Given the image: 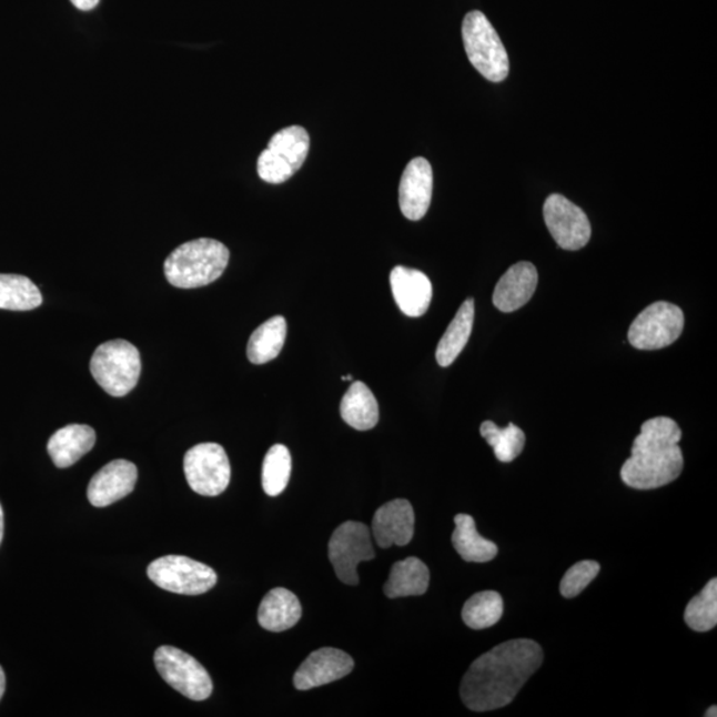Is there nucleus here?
Returning <instances> with one entry per match:
<instances>
[{
	"label": "nucleus",
	"mask_w": 717,
	"mask_h": 717,
	"mask_svg": "<svg viewBox=\"0 0 717 717\" xmlns=\"http://www.w3.org/2000/svg\"><path fill=\"white\" fill-rule=\"evenodd\" d=\"M473 322H475V300H466L457 314L453 317L448 329L442 340H440L436 350V361L442 367H450L462 354L466 343H468Z\"/></svg>",
	"instance_id": "nucleus-23"
},
{
	"label": "nucleus",
	"mask_w": 717,
	"mask_h": 717,
	"mask_svg": "<svg viewBox=\"0 0 717 717\" xmlns=\"http://www.w3.org/2000/svg\"><path fill=\"white\" fill-rule=\"evenodd\" d=\"M184 472L189 486L206 497L220 496L232 477L226 452L215 443H202L189 450L184 457Z\"/></svg>",
	"instance_id": "nucleus-11"
},
{
	"label": "nucleus",
	"mask_w": 717,
	"mask_h": 717,
	"mask_svg": "<svg viewBox=\"0 0 717 717\" xmlns=\"http://www.w3.org/2000/svg\"><path fill=\"white\" fill-rule=\"evenodd\" d=\"M6 691V675L3 668L0 667V700H2Z\"/></svg>",
	"instance_id": "nucleus-33"
},
{
	"label": "nucleus",
	"mask_w": 717,
	"mask_h": 717,
	"mask_svg": "<svg viewBox=\"0 0 717 717\" xmlns=\"http://www.w3.org/2000/svg\"><path fill=\"white\" fill-rule=\"evenodd\" d=\"M229 249L222 242L200 239L182 243L164 263L169 283L179 289H198L215 282L225 272Z\"/></svg>",
	"instance_id": "nucleus-3"
},
{
	"label": "nucleus",
	"mask_w": 717,
	"mask_h": 717,
	"mask_svg": "<svg viewBox=\"0 0 717 717\" xmlns=\"http://www.w3.org/2000/svg\"><path fill=\"white\" fill-rule=\"evenodd\" d=\"M154 665L161 678L188 699L202 701L211 698L213 681L204 666L180 648L161 646L154 653Z\"/></svg>",
	"instance_id": "nucleus-8"
},
{
	"label": "nucleus",
	"mask_w": 717,
	"mask_h": 717,
	"mask_svg": "<svg viewBox=\"0 0 717 717\" xmlns=\"http://www.w3.org/2000/svg\"><path fill=\"white\" fill-rule=\"evenodd\" d=\"M455 524L452 544L466 563L484 564L497 557V545L479 536L475 518L469 514H457Z\"/></svg>",
	"instance_id": "nucleus-22"
},
{
	"label": "nucleus",
	"mask_w": 717,
	"mask_h": 717,
	"mask_svg": "<svg viewBox=\"0 0 717 717\" xmlns=\"http://www.w3.org/2000/svg\"><path fill=\"white\" fill-rule=\"evenodd\" d=\"M479 433L495 451L498 462L512 463L524 451L525 433L517 425L511 423L506 428H499L493 422H484Z\"/></svg>",
	"instance_id": "nucleus-28"
},
{
	"label": "nucleus",
	"mask_w": 717,
	"mask_h": 717,
	"mask_svg": "<svg viewBox=\"0 0 717 717\" xmlns=\"http://www.w3.org/2000/svg\"><path fill=\"white\" fill-rule=\"evenodd\" d=\"M544 216L547 229L564 250H579L590 241L592 225L580 208L561 194H552L545 201Z\"/></svg>",
	"instance_id": "nucleus-12"
},
{
	"label": "nucleus",
	"mask_w": 717,
	"mask_h": 717,
	"mask_svg": "<svg viewBox=\"0 0 717 717\" xmlns=\"http://www.w3.org/2000/svg\"><path fill=\"white\" fill-rule=\"evenodd\" d=\"M287 323L285 317L276 315L262 323L250 336L248 357L253 364H265L279 357L285 346Z\"/></svg>",
	"instance_id": "nucleus-25"
},
{
	"label": "nucleus",
	"mask_w": 717,
	"mask_h": 717,
	"mask_svg": "<svg viewBox=\"0 0 717 717\" xmlns=\"http://www.w3.org/2000/svg\"><path fill=\"white\" fill-rule=\"evenodd\" d=\"M463 40L469 62L486 80L499 83L507 78L509 57L495 27L482 11L466 13Z\"/></svg>",
	"instance_id": "nucleus-4"
},
{
	"label": "nucleus",
	"mask_w": 717,
	"mask_h": 717,
	"mask_svg": "<svg viewBox=\"0 0 717 717\" xmlns=\"http://www.w3.org/2000/svg\"><path fill=\"white\" fill-rule=\"evenodd\" d=\"M543 662V648L532 639H513L492 648L464 676L460 687L464 705L475 713L511 705Z\"/></svg>",
	"instance_id": "nucleus-1"
},
{
	"label": "nucleus",
	"mask_w": 717,
	"mask_h": 717,
	"mask_svg": "<svg viewBox=\"0 0 717 717\" xmlns=\"http://www.w3.org/2000/svg\"><path fill=\"white\" fill-rule=\"evenodd\" d=\"M706 717H716L717 716V707L713 706L711 708L708 709V711L705 714Z\"/></svg>",
	"instance_id": "nucleus-35"
},
{
	"label": "nucleus",
	"mask_w": 717,
	"mask_h": 717,
	"mask_svg": "<svg viewBox=\"0 0 717 717\" xmlns=\"http://www.w3.org/2000/svg\"><path fill=\"white\" fill-rule=\"evenodd\" d=\"M600 566L595 561H582L575 564L561 580V594L565 598H575L597 578Z\"/></svg>",
	"instance_id": "nucleus-31"
},
{
	"label": "nucleus",
	"mask_w": 717,
	"mask_h": 717,
	"mask_svg": "<svg viewBox=\"0 0 717 717\" xmlns=\"http://www.w3.org/2000/svg\"><path fill=\"white\" fill-rule=\"evenodd\" d=\"M302 617V606L294 593L285 587L273 588L262 599L259 610L261 627L267 632L282 633L294 627Z\"/></svg>",
	"instance_id": "nucleus-20"
},
{
	"label": "nucleus",
	"mask_w": 717,
	"mask_h": 717,
	"mask_svg": "<svg viewBox=\"0 0 717 717\" xmlns=\"http://www.w3.org/2000/svg\"><path fill=\"white\" fill-rule=\"evenodd\" d=\"M342 381H344V382L353 381V375L343 376Z\"/></svg>",
	"instance_id": "nucleus-36"
},
{
	"label": "nucleus",
	"mask_w": 717,
	"mask_h": 717,
	"mask_svg": "<svg viewBox=\"0 0 717 717\" xmlns=\"http://www.w3.org/2000/svg\"><path fill=\"white\" fill-rule=\"evenodd\" d=\"M685 620L694 632L707 633L717 625V579L708 582L701 593L689 600Z\"/></svg>",
	"instance_id": "nucleus-30"
},
{
	"label": "nucleus",
	"mask_w": 717,
	"mask_h": 717,
	"mask_svg": "<svg viewBox=\"0 0 717 717\" xmlns=\"http://www.w3.org/2000/svg\"><path fill=\"white\" fill-rule=\"evenodd\" d=\"M538 285V272L531 262H518L498 281L493 303L503 313H513L532 300Z\"/></svg>",
	"instance_id": "nucleus-18"
},
{
	"label": "nucleus",
	"mask_w": 717,
	"mask_h": 717,
	"mask_svg": "<svg viewBox=\"0 0 717 717\" xmlns=\"http://www.w3.org/2000/svg\"><path fill=\"white\" fill-rule=\"evenodd\" d=\"M100 0H71V3L80 11H91L97 9Z\"/></svg>",
	"instance_id": "nucleus-32"
},
{
	"label": "nucleus",
	"mask_w": 717,
	"mask_h": 717,
	"mask_svg": "<svg viewBox=\"0 0 717 717\" xmlns=\"http://www.w3.org/2000/svg\"><path fill=\"white\" fill-rule=\"evenodd\" d=\"M148 577L155 586L181 595H201L216 584L211 566L184 556H165L148 566Z\"/></svg>",
	"instance_id": "nucleus-9"
},
{
	"label": "nucleus",
	"mask_w": 717,
	"mask_h": 717,
	"mask_svg": "<svg viewBox=\"0 0 717 717\" xmlns=\"http://www.w3.org/2000/svg\"><path fill=\"white\" fill-rule=\"evenodd\" d=\"M430 578V569L422 559L410 557L398 561L392 566L384 594L390 599L423 595L428 590Z\"/></svg>",
	"instance_id": "nucleus-21"
},
{
	"label": "nucleus",
	"mask_w": 717,
	"mask_h": 717,
	"mask_svg": "<svg viewBox=\"0 0 717 717\" xmlns=\"http://www.w3.org/2000/svg\"><path fill=\"white\" fill-rule=\"evenodd\" d=\"M680 440L681 431L673 418H649L634 440L632 457L622 466V482L639 491L658 489L675 482L685 465Z\"/></svg>",
	"instance_id": "nucleus-2"
},
{
	"label": "nucleus",
	"mask_w": 717,
	"mask_h": 717,
	"mask_svg": "<svg viewBox=\"0 0 717 717\" xmlns=\"http://www.w3.org/2000/svg\"><path fill=\"white\" fill-rule=\"evenodd\" d=\"M42 303V293L30 279L18 274H0V309L30 311Z\"/></svg>",
	"instance_id": "nucleus-26"
},
{
	"label": "nucleus",
	"mask_w": 717,
	"mask_h": 717,
	"mask_svg": "<svg viewBox=\"0 0 717 717\" xmlns=\"http://www.w3.org/2000/svg\"><path fill=\"white\" fill-rule=\"evenodd\" d=\"M137 482V465L127 460H114L91 478L88 499L97 507L110 506L131 495Z\"/></svg>",
	"instance_id": "nucleus-16"
},
{
	"label": "nucleus",
	"mask_w": 717,
	"mask_h": 717,
	"mask_svg": "<svg viewBox=\"0 0 717 717\" xmlns=\"http://www.w3.org/2000/svg\"><path fill=\"white\" fill-rule=\"evenodd\" d=\"M354 669V659L342 649L323 647L311 653L294 675V687L300 691L330 685Z\"/></svg>",
	"instance_id": "nucleus-13"
},
{
	"label": "nucleus",
	"mask_w": 717,
	"mask_h": 717,
	"mask_svg": "<svg viewBox=\"0 0 717 717\" xmlns=\"http://www.w3.org/2000/svg\"><path fill=\"white\" fill-rule=\"evenodd\" d=\"M3 534H4V513H3L2 505H0V544H2Z\"/></svg>",
	"instance_id": "nucleus-34"
},
{
	"label": "nucleus",
	"mask_w": 717,
	"mask_h": 717,
	"mask_svg": "<svg viewBox=\"0 0 717 717\" xmlns=\"http://www.w3.org/2000/svg\"><path fill=\"white\" fill-rule=\"evenodd\" d=\"M94 381L107 394L123 397L137 387L141 374V356L132 343L117 340L101 344L91 358Z\"/></svg>",
	"instance_id": "nucleus-5"
},
{
	"label": "nucleus",
	"mask_w": 717,
	"mask_h": 717,
	"mask_svg": "<svg viewBox=\"0 0 717 717\" xmlns=\"http://www.w3.org/2000/svg\"><path fill=\"white\" fill-rule=\"evenodd\" d=\"M372 534L383 549L408 545L415 534V512L408 499L397 498L378 507L372 519Z\"/></svg>",
	"instance_id": "nucleus-14"
},
{
	"label": "nucleus",
	"mask_w": 717,
	"mask_h": 717,
	"mask_svg": "<svg viewBox=\"0 0 717 717\" xmlns=\"http://www.w3.org/2000/svg\"><path fill=\"white\" fill-rule=\"evenodd\" d=\"M392 295L402 313L418 317L427 313L433 289L427 275L416 269L396 266L390 274Z\"/></svg>",
	"instance_id": "nucleus-17"
},
{
	"label": "nucleus",
	"mask_w": 717,
	"mask_h": 717,
	"mask_svg": "<svg viewBox=\"0 0 717 717\" xmlns=\"http://www.w3.org/2000/svg\"><path fill=\"white\" fill-rule=\"evenodd\" d=\"M504 602L497 592H482L465 602L463 607L464 624L473 630H484L495 626L502 619Z\"/></svg>",
	"instance_id": "nucleus-27"
},
{
	"label": "nucleus",
	"mask_w": 717,
	"mask_h": 717,
	"mask_svg": "<svg viewBox=\"0 0 717 717\" xmlns=\"http://www.w3.org/2000/svg\"><path fill=\"white\" fill-rule=\"evenodd\" d=\"M433 192V172L428 160L416 158L410 162L398 186V205L405 219L422 220L427 214Z\"/></svg>",
	"instance_id": "nucleus-15"
},
{
	"label": "nucleus",
	"mask_w": 717,
	"mask_h": 717,
	"mask_svg": "<svg viewBox=\"0 0 717 717\" xmlns=\"http://www.w3.org/2000/svg\"><path fill=\"white\" fill-rule=\"evenodd\" d=\"M685 329V314L668 302L649 304L635 317L628 330V342L644 351L662 350L679 340Z\"/></svg>",
	"instance_id": "nucleus-7"
},
{
	"label": "nucleus",
	"mask_w": 717,
	"mask_h": 717,
	"mask_svg": "<svg viewBox=\"0 0 717 717\" xmlns=\"http://www.w3.org/2000/svg\"><path fill=\"white\" fill-rule=\"evenodd\" d=\"M329 558L343 584L357 585V565L375 558L368 526L357 521H346L337 526L330 538Z\"/></svg>",
	"instance_id": "nucleus-10"
},
{
	"label": "nucleus",
	"mask_w": 717,
	"mask_h": 717,
	"mask_svg": "<svg viewBox=\"0 0 717 717\" xmlns=\"http://www.w3.org/2000/svg\"><path fill=\"white\" fill-rule=\"evenodd\" d=\"M310 137L300 125L283 128L260 154L256 172L267 184H282L300 171L307 159Z\"/></svg>",
	"instance_id": "nucleus-6"
},
{
	"label": "nucleus",
	"mask_w": 717,
	"mask_h": 717,
	"mask_svg": "<svg viewBox=\"0 0 717 717\" xmlns=\"http://www.w3.org/2000/svg\"><path fill=\"white\" fill-rule=\"evenodd\" d=\"M94 443L97 432L90 425L71 424L53 433L47 451L58 468H70L93 448Z\"/></svg>",
	"instance_id": "nucleus-19"
},
{
	"label": "nucleus",
	"mask_w": 717,
	"mask_h": 717,
	"mask_svg": "<svg viewBox=\"0 0 717 717\" xmlns=\"http://www.w3.org/2000/svg\"><path fill=\"white\" fill-rule=\"evenodd\" d=\"M291 455L285 445L275 444L266 453L262 465V488L270 497L280 496L290 482Z\"/></svg>",
	"instance_id": "nucleus-29"
},
{
	"label": "nucleus",
	"mask_w": 717,
	"mask_h": 717,
	"mask_svg": "<svg viewBox=\"0 0 717 717\" xmlns=\"http://www.w3.org/2000/svg\"><path fill=\"white\" fill-rule=\"evenodd\" d=\"M341 415L350 427L370 431L378 422V405L372 391L363 382H354L343 396Z\"/></svg>",
	"instance_id": "nucleus-24"
}]
</instances>
